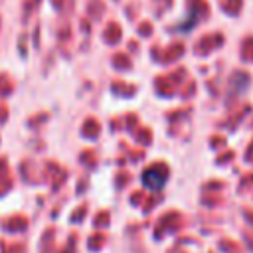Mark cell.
Returning <instances> with one entry per match:
<instances>
[{
	"mask_svg": "<svg viewBox=\"0 0 253 253\" xmlns=\"http://www.w3.org/2000/svg\"><path fill=\"white\" fill-rule=\"evenodd\" d=\"M164 178H166V170L158 166V168H150V170H146L144 176H142V182H144V186L150 188V190H160Z\"/></svg>",
	"mask_w": 253,
	"mask_h": 253,
	"instance_id": "cell-1",
	"label": "cell"
}]
</instances>
